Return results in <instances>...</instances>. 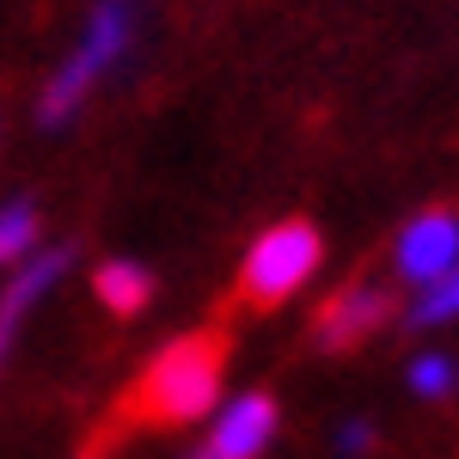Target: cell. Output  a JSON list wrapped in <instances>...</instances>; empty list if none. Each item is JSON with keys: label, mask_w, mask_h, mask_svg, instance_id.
Wrapping results in <instances>:
<instances>
[{"label": "cell", "mask_w": 459, "mask_h": 459, "mask_svg": "<svg viewBox=\"0 0 459 459\" xmlns=\"http://www.w3.org/2000/svg\"><path fill=\"white\" fill-rule=\"evenodd\" d=\"M386 325H392V288H380V282H343L313 313V343L325 355H350V350H361L374 331H386Z\"/></svg>", "instance_id": "277c9868"}, {"label": "cell", "mask_w": 459, "mask_h": 459, "mask_svg": "<svg viewBox=\"0 0 459 459\" xmlns=\"http://www.w3.org/2000/svg\"><path fill=\"white\" fill-rule=\"evenodd\" d=\"M447 264H459V209H423L392 246V276L423 288Z\"/></svg>", "instance_id": "5b68a950"}, {"label": "cell", "mask_w": 459, "mask_h": 459, "mask_svg": "<svg viewBox=\"0 0 459 459\" xmlns=\"http://www.w3.org/2000/svg\"><path fill=\"white\" fill-rule=\"evenodd\" d=\"M447 318H459V264H447L435 282H423L417 307L404 313V331H435V325H447Z\"/></svg>", "instance_id": "9c48e42d"}, {"label": "cell", "mask_w": 459, "mask_h": 459, "mask_svg": "<svg viewBox=\"0 0 459 459\" xmlns=\"http://www.w3.org/2000/svg\"><path fill=\"white\" fill-rule=\"evenodd\" d=\"M276 423H282L276 398H270V392H246V398H233V404L214 417L209 441H203L190 459H257L270 441H276Z\"/></svg>", "instance_id": "8992f818"}, {"label": "cell", "mask_w": 459, "mask_h": 459, "mask_svg": "<svg viewBox=\"0 0 459 459\" xmlns=\"http://www.w3.org/2000/svg\"><path fill=\"white\" fill-rule=\"evenodd\" d=\"M92 288H99V300H105L110 313H142L147 300H153V276H147L142 264H105L92 276Z\"/></svg>", "instance_id": "ba28073f"}, {"label": "cell", "mask_w": 459, "mask_h": 459, "mask_svg": "<svg viewBox=\"0 0 459 459\" xmlns=\"http://www.w3.org/2000/svg\"><path fill=\"white\" fill-rule=\"evenodd\" d=\"M459 386V361L454 355H417V361H411V392H417V398H447V392Z\"/></svg>", "instance_id": "30bf717a"}, {"label": "cell", "mask_w": 459, "mask_h": 459, "mask_svg": "<svg viewBox=\"0 0 459 459\" xmlns=\"http://www.w3.org/2000/svg\"><path fill=\"white\" fill-rule=\"evenodd\" d=\"M68 257L74 251H43V257H31L13 282H6V294H0V361H6V350H13V337H19V325H25V313H31L37 300L56 288V276L68 270Z\"/></svg>", "instance_id": "52a82bcc"}, {"label": "cell", "mask_w": 459, "mask_h": 459, "mask_svg": "<svg viewBox=\"0 0 459 459\" xmlns=\"http://www.w3.org/2000/svg\"><path fill=\"white\" fill-rule=\"evenodd\" d=\"M337 454H350V459L374 454V429H368V423H343V429H337Z\"/></svg>", "instance_id": "7c38bea8"}, {"label": "cell", "mask_w": 459, "mask_h": 459, "mask_svg": "<svg viewBox=\"0 0 459 459\" xmlns=\"http://www.w3.org/2000/svg\"><path fill=\"white\" fill-rule=\"evenodd\" d=\"M31 239H37V209L31 203H6V209H0V264L25 257Z\"/></svg>", "instance_id": "8fae6325"}, {"label": "cell", "mask_w": 459, "mask_h": 459, "mask_svg": "<svg viewBox=\"0 0 459 459\" xmlns=\"http://www.w3.org/2000/svg\"><path fill=\"white\" fill-rule=\"evenodd\" d=\"M129 37H135V0H99L92 6V25H86V43L68 56V68L49 80V92H43V123H68L74 105L99 86V74L129 49Z\"/></svg>", "instance_id": "3957f363"}, {"label": "cell", "mask_w": 459, "mask_h": 459, "mask_svg": "<svg viewBox=\"0 0 459 459\" xmlns=\"http://www.w3.org/2000/svg\"><path fill=\"white\" fill-rule=\"evenodd\" d=\"M227 374V331H190L147 361V374L123 392L117 423L123 429H178L214 411Z\"/></svg>", "instance_id": "6da1fadb"}, {"label": "cell", "mask_w": 459, "mask_h": 459, "mask_svg": "<svg viewBox=\"0 0 459 459\" xmlns=\"http://www.w3.org/2000/svg\"><path fill=\"white\" fill-rule=\"evenodd\" d=\"M318 264H325L318 227L313 221H282V227L257 233V246L246 251V264H239V300H246L251 313H270V307H282L288 294L313 276Z\"/></svg>", "instance_id": "7a4b0ae2"}]
</instances>
